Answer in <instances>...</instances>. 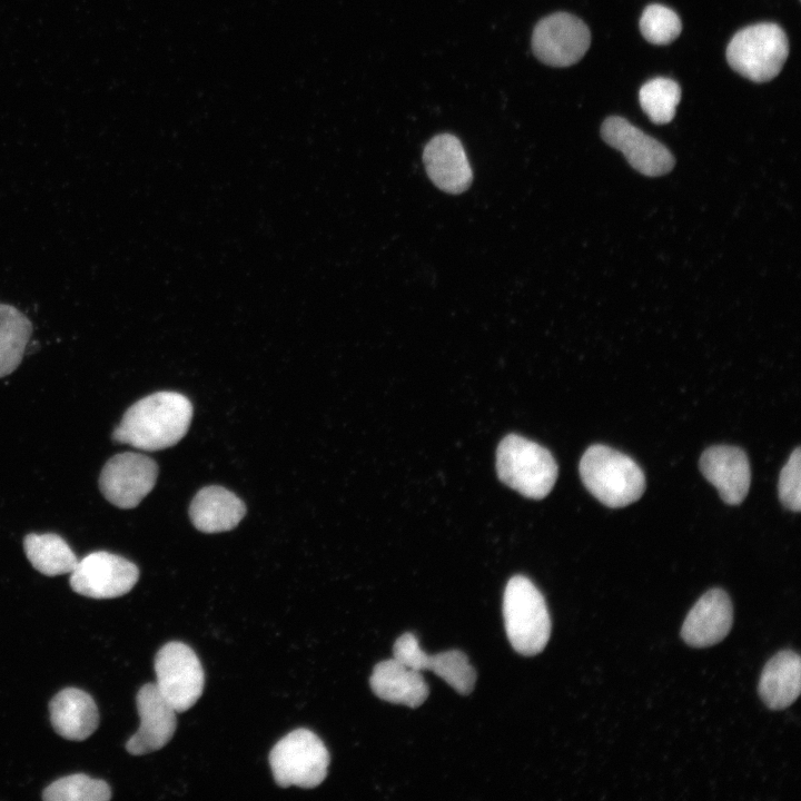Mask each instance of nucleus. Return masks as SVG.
Masks as SVG:
<instances>
[{
  "mask_svg": "<svg viewBox=\"0 0 801 801\" xmlns=\"http://www.w3.org/2000/svg\"><path fill=\"white\" fill-rule=\"evenodd\" d=\"M192 417L190 400L175 392H157L132 404L112 433L117 443L144 451H159L177 444Z\"/></svg>",
  "mask_w": 801,
  "mask_h": 801,
  "instance_id": "1",
  "label": "nucleus"
},
{
  "mask_svg": "<svg viewBox=\"0 0 801 801\" xmlns=\"http://www.w3.org/2000/svg\"><path fill=\"white\" fill-rule=\"evenodd\" d=\"M580 475L587 491L609 507L637 501L645 490V476L627 455L606 445L590 446L580 462Z\"/></svg>",
  "mask_w": 801,
  "mask_h": 801,
  "instance_id": "2",
  "label": "nucleus"
},
{
  "mask_svg": "<svg viewBox=\"0 0 801 801\" xmlns=\"http://www.w3.org/2000/svg\"><path fill=\"white\" fill-rule=\"evenodd\" d=\"M506 635L522 655L544 650L551 635V619L545 600L533 582L523 575L513 576L503 597Z\"/></svg>",
  "mask_w": 801,
  "mask_h": 801,
  "instance_id": "3",
  "label": "nucleus"
},
{
  "mask_svg": "<svg viewBox=\"0 0 801 801\" xmlns=\"http://www.w3.org/2000/svg\"><path fill=\"white\" fill-rule=\"evenodd\" d=\"M500 479L530 498L545 497L557 478V464L543 446L520 435L504 437L496 452Z\"/></svg>",
  "mask_w": 801,
  "mask_h": 801,
  "instance_id": "4",
  "label": "nucleus"
},
{
  "mask_svg": "<svg viewBox=\"0 0 801 801\" xmlns=\"http://www.w3.org/2000/svg\"><path fill=\"white\" fill-rule=\"evenodd\" d=\"M789 53L784 31L763 22L738 31L726 48V60L738 73L754 82H767L781 71Z\"/></svg>",
  "mask_w": 801,
  "mask_h": 801,
  "instance_id": "5",
  "label": "nucleus"
},
{
  "mask_svg": "<svg viewBox=\"0 0 801 801\" xmlns=\"http://www.w3.org/2000/svg\"><path fill=\"white\" fill-rule=\"evenodd\" d=\"M276 783L283 788H315L327 775L329 753L310 730L297 729L281 738L269 753Z\"/></svg>",
  "mask_w": 801,
  "mask_h": 801,
  "instance_id": "6",
  "label": "nucleus"
},
{
  "mask_svg": "<svg viewBox=\"0 0 801 801\" xmlns=\"http://www.w3.org/2000/svg\"><path fill=\"white\" fill-rule=\"evenodd\" d=\"M155 672L158 691L176 712L187 711L202 694V665L185 643L165 644L155 656Z\"/></svg>",
  "mask_w": 801,
  "mask_h": 801,
  "instance_id": "7",
  "label": "nucleus"
},
{
  "mask_svg": "<svg viewBox=\"0 0 801 801\" xmlns=\"http://www.w3.org/2000/svg\"><path fill=\"white\" fill-rule=\"evenodd\" d=\"M138 577L136 564L120 555L98 551L78 560L69 583L78 594L103 600L127 594Z\"/></svg>",
  "mask_w": 801,
  "mask_h": 801,
  "instance_id": "8",
  "label": "nucleus"
},
{
  "mask_svg": "<svg viewBox=\"0 0 801 801\" xmlns=\"http://www.w3.org/2000/svg\"><path fill=\"white\" fill-rule=\"evenodd\" d=\"M158 465L147 455L125 452L107 461L99 476L105 498L119 508L136 507L156 484Z\"/></svg>",
  "mask_w": 801,
  "mask_h": 801,
  "instance_id": "9",
  "label": "nucleus"
},
{
  "mask_svg": "<svg viewBox=\"0 0 801 801\" xmlns=\"http://www.w3.org/2000/svg\"><path fill=\"white\" fill-rule=\"evenodd\" d=\"M591 33L587 26L567 12H555L541 19L532 36V50L543 63L568 67L587 51Z\"/></svg>",
  "mask_w": 801,
  "mask_h": 801,
  "instance_id": "10",
  "label": "nucleus"
},
{
  "mask_svg": "<svg viewBox=\"0 0 801 801\" xmlns=\"http://www.w3.org/2000/svg\"><path fill=\"white\" fill-rule=\"evenodd\" d=\"M603 140L619 149L639 172L656 177L668 174L674 166L670 150L656 139L621 117H609L601 127Z\"/></svg>",
  "mask_w": 801,
  "mask_h": 801,
  "instance_id": "11",
  "label": "nucleus"
},
{
  "mask_svg": "<svg viewBox=\"0 0 801 801\" xmlns=\"http://www.w3.org/2000/svg\"><path fill=\"white\" fill-rule=\"evenodd\" d=\"M393 654L396 660L416 671L434 672L461 694H468L474 689L476 672L466 654L459 650L431 655L422 650L413 633L406 632L395 641Z\"/></svg>",
  "mask_w": 801,
  "mask_h": 801,
  "instance_id": "12",
  "label": "nucleus"
},
{
  "mask_svg": "<svg viewBox=\"0 0 801 801\" xmlns=\"http://www.w3.org/2000/svg\"><path fill=\"white\" fill-rule=\"evenodd\" d=\"M140 725L126 743L132 755L151 753L164 748L172 738L176 710L162 698L156 683L142 685L136 696Z\"/></svg>",
  "mask_w": 801,
  "mask_h": 801,
  "instance_id": "13",
  "label": "nucleus"
},
{
  "mask_svg": "<svg viewBox=\"0 0 801 801\" xmlns=\"http://www.w3.org/2000/svg\"><path fill=\"white\" fill-rule=\"evenodd\" d=\"M700 469L726 504L738 505L745 498L751 472L749 459L741 448L729 445L706 448L700 458Z\"/></svg>",
  "mask_w": 801,
  "mask_h": 801,
  "instance_id": "14",
  "label": "nucleus"
},
{
  "mask_svg": "<svg viewBox=\"0 0 801 801\" xmlns=\"http://www.w3.org/2000/svg\"><path fill=\"white\" fill-rule=\"evenodd\" d=\"M732 621L733 609L729 595L721 589H712L688 613L681 636L690 646L708 647L728 635Z\"/></svg>",
  "mask_w": 801,
  "mask_h": 801,
  "instance_id": "15",
  "label": "nucleus"
},
{
  "mask_svg": "<svg viewBox=\"0 0 801 801\" xmlns=\"http://www.w3.org/2000/svg\"><path fill=\"white\" fill-rule=\"evenodd\" d=\"M423 161L431 180L443 191L461 194L472 182V168L465 150L455 136L439 134L424 148Z\"/></svg>",
  "mask_w": 801,
  "mask_h": 801,
  "instance_id": "16",
  "label": "nucleus"
},
{
  "mask_svg": "<svg viewBox=\"0 0 801 801\" xmlns=\"http://www.w3.org/2000/svg\"><path fill=\"white\" fill-rule=\"evenodd\" d=\"M49 713L53 730L67 740H86L99 724L95 700L76 688L59 691L49 703Z\"/></svg>",
  "mask_w": 801,
  "mask_h": 801,
  "instance_id": "17",
  "label": "nucleus"
},
{
  "mask_svg": "<svg viewBox=\"0 0 801 801\" xmlns=\"http://www.w3.org/2000/svg\"><path fill=\"white\" fill-rule=\"evenodd\" d=\"M373 692L382 700L417 708L428 696L422 673L395 657L377 663L369 679Z\"/></svg>",
  "mask_w": 801,
  "mask_h": 801,
  "instance_id": "18",
  "label": "nucleus"
},
{
  "mask_svg": "<svg viewBox=\"0 0 801 801\" xmlns=\"http://www.w3.org/2000/svg\"><path fill=\"white\" fill-rule=\"evenodd\" d=\"M246 514L244 502L221 486L201 488L192 498L189 516L194 526L205 533L235 528Z\"/></svg>",
  "mask_w": 801,
  "mask_h": 801,
  "instance_id": "19",
  "label": "nucleus"
},
{
  "mask_svg": "<svg viewBox=\"0 0 801 801\" xmlns=\"http://www.w3.org/2000/svg\"><path fill=\"white\" fill-rule=\"evenodd\" d=\"M800 688L801 659L798 653L780 651L767 662L759 681V694L769 709L782 710L791 705L798 699Z\"/></svg>",
  "mask_w": 801,
  "mask_h": 801,
  "instance_id": "20",
  "label": "nucleus"
},
{
  "mask_svg": "<svg viewBox=\"0 0 801 801\" xmlns=\"http://www.w3.org/2000/svg\"><path fill=\"white\" fill-rule=\"evenodd\" d=\"M23 548L31 565L47 576L71 573L78 563L67 542L55 533L28 534Z\"/></svg>",
  "mask_w": 801,
  "mask_h": 801,
  "instance_id": "21",
  "label": "nucleus"
},
{
  "mask_svg": "<svg viewBox=\"0 0 801 801\" xmlns=\"http://www.w3.org/2000/svg\"><path fill=\"white\" fill-rule=\"evenodd\" d=\"M32 333L30 320L16 307L0 304V378L21 363Z\"/></svg>",
  "mask_w": 801,
  "mask_h": 801,
  "instance_id": "22",
  "label": "nucleus"
},
{
  "mask_svg": "<svg viewBox=\"0 0 801 801\" xmlns=\"http://www.w3.org/2000/svg\"><path fill=\"white\" fill-rule=\"evenodd\" d=\"M640 105L650 120L656 125L670 122L681 99V88L672 79L657 77L640 89Z\"/></svg>",
  "mask_w": 801,
  "mask_h": 801,
  "instance_id": "23",
  "label": "nucleus"
},
{
  "mask_svg": "<svg viewBox=\"0 0 801 801\" xmlns=\"http://www.w3.org/2000/svg\"><path fill=\"white\" fill-rule=\"evenodd\" d=\"M111 798L108 783L83 773L70 774L49 784L42 793L46 801H107Z\"/></svg>",
  "mask_w": 801,
  "mask_h": 801,
  "instance_id": "24",
  "label": "nucleus"
},
{
  "mask_svg": "<svg viewBox=\"0 0 801 801\" xmlns=\"http://www.w3.org/2000/svg\"><path fill=\"white\" fill-rule=\"evenodd\" d=\"M643 37L653 44H668L682 31L679 16L670 8L653 3L647 6L640 19Z\"/></svg>",
  "mask_w": 801,
  "mask_h": 801,
  "instance_id": "25",
  "label": "nucleus"
},
{
  "mask_svg": "<svg viewBox=\"0 0 801 801\" xmlns=\"http://www.w3.org/2000/svg\"><path fill=\"white\" fill-rule=\"evenodd\" d=\"M779 498L793 512L801 508V451L797 447L790 455L779 476Z\"/></svg>",
  "mask_w": 801,
  "mask_h": 801,
  "instance_id": "26",
  "label": "nucleus"
}]
</instances>
